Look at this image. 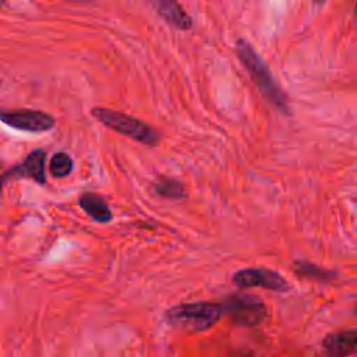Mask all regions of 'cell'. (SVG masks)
I'll use <instances>...</instances> for the list:
<instances>
[{
	"instance_id": "11",
	"label": "cell",
	"mask_w": 357,
	"mask_h": 357,
	"mask_svg": "<svg viewBox=\"0 0 357 357\" xmlns=\"http://www.w3.org/2000/svg\"><path fill=\"white\" fill-rule=\"evenodd\" d=\"M152 190L156 195L167 199H183L187 197L184 185L172 177H159L152 183Z\"/></svg>"
},
{
	"instance_id": "13",
	"label": "cell",
	"mask_w": 357,
	"mask_h": 357,
	"mask_svg": "<svg viewBox=\"0 0 357 357\" xmlns=\"http://www.w3.org/2000/svg\"><path fill=\"white\" fill-rule=\"evenodd\" d=\"M73 159L68 153L66 152H56L52 159H50V163H49V170L50 173L57 177V178H61V177H66L71 173L73 170Z\"/></svg>"
},
{
	"instance_id": "5",
	"label": "cell",
	"mask_w": 357,
	"mask_h": 357,
	"mask_svg": "<svg viewBox=\"0 0 357 357\" xmlns=\"http://www.w3.org/2000/svg\"><path fill=\"white\" fill-rule=\"evenodd\" d=\"M231 282L238 289L264 287L273 291H287L289 282L283 275L268 268H243L231 275Z\"/></svg>"
},
{
	"instance_id": "17",
	"label": "cell",
	"mask_w": 357,
	"mask_h": 357,
	"mask_svg": "<svg viewBox=\"0 0 357 357\" xmlns=\"http://www.w3.org/2000/svg\"><path fill=\"white\" fill-rule=\"evenodd\" d=\"M354 312L357 314V303H356V305H354Z\"/></svg>"
},
{
	"instance_id": "7",
	"label": "cell",
	"mask_w": 357,
	"mask_h": 357,
	"mask_svg": "<svg viewBox=\"0 0 357 357\" xmlns=\"http://www.w3.org/2000/svg\"><path fill=\"white\" fill-rule=\"evenodd\" d=\"M45 159H46V152L43 149L31 151L21 163L11 166L3 173L1 184L6 185L8 181L20 180V178H29L38 184H45L46 183Z\"/></svg>"
},
{
	"instance_id": "16",
	"label": "cell",
	"mask_w": 357,
	"mask_h": 357,
	"mask_svg": "<svg viewBox=\"0 0 357 357\" xmlns=\"http://www.w3.org/2000/svg\"><path fill=\"white\" fill-rule=\"evenodd\" d=\"M67 1H89V0H67Z\"/></svg>"
},
{
	"instance_id": "3",
	"label": "cell",
	"mask_w": 357,
	"mask_h": 357,
	"mask_svg": "<svg viewBox=\"0 0 357 357\" xmlns=\"http://www.w3.org/2000/svg\"><path fill=\"white\" fill-rule=\"evenodd\" d=\"M91 114L93 119H96L100 124L110 128L112 131L126 135L144 145L156 146L160 141V135L155 128L130 114L107 107H93L91 110Z\"/></svg>"
},
{
	"instance_id": "12",
	"label": "cell",
	"mask_w": 357,
	"mask_h": 357,
	"mask_svg": "<svg viewBox=\"0 0 357 357\" xmlns=\"http://www.w3.org/2000/svg\"><path fill=\"white\" fill-rule=\"evenodd\" d=\"M293 269L298 276L311 278V279L321 280V282H331V280L336 279V276H337V273L335 271L321 268V266L314 265L307 261H296L293 265Z\"/></svg>"
},
{
	"instance_id": "1",
	"label": "cell",
	"mask_w": 357,
	"mask_h": 357,
	"mask_svg": "<svg viewBox=\"0 0 357 357\" xmlns=\"http://www.w3.org/2000/svg\"><path fill=\"white\" fill-rule=\"evenodd\" d=\"M236 54L244 68L248 71L251 79L254 81L262 96L280 113L290 114L291 109L287 95L276 82L271 68L258 54V52L245 39L240 38L236 42Z\"/></svg>"
},
{
	"instance_id": "4",
	"label": "cell",
	"mask_w": 357,
	"mask_h": 357,
	"mask_svg": "<svg viewBox=\"0 0 357 357\" xmlns=\"http://www.w3.org/2000/svg\"><path fill=\"white\" fill-rule=\"evenodd\" d=\"M223 312L234 325L254 328L261 325L268 317V308L264 301L247 293H234L222 303Z\"/></svg>"
},
{
	"instance_id": "8",
	"label": "cell",
	"mask_w": 357,
	"mask_h": 357,
	"mask_svg": "<svg viewBox=\"0 0 357 357\" xmlns=\"http://www.w3.org/2000/svg\"><path fill=\"white\" fill-rule=\"evenodd\" d=\"M153 7V10L159 14V17L167 22L170 26L188 31L192 28V18L190 14L181 7L177 0H146Z\"/></svg>"
},
{
	"instance_id": "9",
	"label": "cell",
	"mask_w": 357,
	"mask_h": 357,
	"mask_svg": "<svg viewBox=\"0 0 357 357\" xmlns=\"http://www.w3.org/2000/svg\"><path fill=\"white\" fill-rule=\"evenodd\" d=\"M322 349L328 356H350L357 353V329L332 332L322 340Z\"/></svg>"
},
{
	"instance_id": "18",
	"label": "cell",
	"mask_w": 357,
	"mask_h": 357,
	"mask_svg": "<svg viewBox=\"0 0 357 357\" xmlns=\"http://www.w3.org/2000/svg\"><path fill=\"white\" fill-rule=\"evenodd\" d=\"M3 3H4V0H3Z\"/></svg>"
},
{
	"instance_id": "2",
	"label": "cell",
	"mask_w": 357,
	"mask_h": 357,
	"mask_svg": "<svg viewBox=\"0 0 357 357\" xmlns=\"http://www.w3.org/2000/svg\"><path fill=\"white\" fill-rule=\"evenodd\" d=\"M223 305L209 301L183 303L165 312L166 321L187 333H199L212 328L223 315Z\"/></svg>"
},
{
	"instance_id": "15",
	"label": "cell",
	"mask_w": 357,
	"mask_h": 357,
	"mask_svg": "<svg viewBox=\"0 0 357 357\" xmlns=\"http://www.w3.org/2000/svg\"><path fill=\"white\" fill-rule=\"evenodd\" d=\"M353 14H354V17H357V3H356V6H354V10H353Z\"/></svg>"
},
{
	"instance_id": "6",
	"label": "cell",
	"mask_w": 357,
	"mask_h": 357,
	"mask_svg": "<svg viewBox=\"0 0 357 357\" xmlns=\"http://www.w3.org/2000/svg\"><path fill=\"white\" fill-rule=\"evenodd\" d=\"M0 120L6 126L25 132H45L56 126V120L52 114L33 109L4 110L0 114Z\"/></svg>"
},
{
	"instance_id": "10",
	"label": "cell",
	"mask_w": 357,
	"mask_h": 357,
	"mask_svg": "<svg viewBox=\"0 0 357 357\" xmlns=\"http://www.w3.org/2000/svg\"><path fill=\"white\" fill-rule=\"evenodd\" d=\"M81 209L98 223H109L113 219V213L107 202L95 192H85L78 198Z\"/></svg>"
},
{
	"instance_id": "14",
	"label": "cell",
	"mask_w": 357,
	"mask_h": 357,
	"mask_svg": "<svg viewBox=\"0 0 357 357\" xmlns=\"http://www.w3.org/2000/svg\"><path fill=\"white\" fill-rule=\"evenodd\" d=\"M317 6H321V4H324L325 3V0H312Z\"/></svg>"
}]
</instances>
